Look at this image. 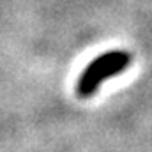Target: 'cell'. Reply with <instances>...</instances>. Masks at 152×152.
<instances>
[{
	"mask_svg": "<svg viewBox=\"0 0 152 152\" xmlns=\"http://www.w3.org/2000/svg\"><path fill=\"white\" fill-rule=\"evenodd\" d=\"M133 57L129 51L124 50H113V51H106L104 55L94 58L87 69L80 75L78 83H76V94L80 97H90L96 94V90L103 85V81L106 78L120 75L122 71H126L131 64Z\"/></svg>",
	"mask_w": 152,
	"mask_h": 152,
	"instance_id": "cell-1",
	"label": "cell"
}]
</instances>
